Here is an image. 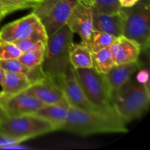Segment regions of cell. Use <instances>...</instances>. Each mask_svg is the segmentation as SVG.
<instances>
[{
	"instance_id": "obj_1",
	"label": "cell",
	"mask_w": 150,
	"mask_h": 150,
	"mask_svg": "<svg viewBox=\"0 0 150 150\" xmlns=\"http://www.w3.org/2000/svg\"><path fill=\"white\" fill-rule=\"evenodd\" d=\"M61 130L80 136L95 133H125V122L117 115L115 110H82L70 107L68 115Z\"/></svg>"
},
{
	"instance_id": "obj_2",
	"label": "cell",
	"mask_w": 150,
	"mask_h": 150,
	"mask_svg": "<svg viewBox=\"0 0 150 150\" xmlns=\"http://www.w3.org/2000/svg\"><path fill=\"white\" fill-rule=\"evenodd\" d=\"M73 35L65 24L54 35L48 37L41 68L47 77L58 84L71 67L69 54L73 43Z\"/></svg>"
},
{
	"instance_id": "obj_3",
	"label": "cell",
	"mask_w": 150,
	"mask_h": 150,
	"mask_svg": "<svg viewBox=\"0 0 150 150\" xmlns=\"http://www.w3.org/2000/svg\"><path fill=\"white\" fill-rule=\"evenodd\" d=\"M150 90L131 79L111 95V104L117 115L128 122L144 114L149 106Z\"/></svg>"
},
{
	"instance_id": "obj_4",
	"label": "cell",
	"mask_w": 150,
	"mask_h": 150,
	"mask_svg": "<svg viewBox=\"0 0 150 150\" xmlns=\"http://www.w3.org/2000/svg\"><path fill=\"white\" fill-rule=\"evenodd\" d=\"M55 130L51 123L35 114L7 117L0 122V135L18 144Z\"/></svg>"
},
{
	"instance_id": "obj_5",
	"label": "cell",
	"mask_w": 150,
	"mask_h": 150,
	"mask_svg": "<svg viewBox=\"0 0 150 150\" xmlns=\"http://www.w3.org/2000/svg\"><path fill=\"white\" fill-rule=\"evenodd\" d=\"M123 15L122 35L136 42L142 51H147L150 45V0H139L130 7H121Z\"/></svg>"
},
{
	"instance_id": "obj_6",
	"label": "cell",
	"mask_w": 150,
	"mask_h": 150,
	"mask_svg": "<svg viewBox=\"0 0 150 150\" xmlns=\"http://www.w3.org/2000/svg\"><path fill=\"white\" fill-rule=\"evenodd\" d=\"M74 72L85 95L95 107L104 111L114 110L104 74L94 68L74 69Z\"/></svg>"
},
{
	"instance_id": "obj_7",
	"label": "cell",
	"mask_w": 150,
	"mask_h": 150,
	"mask_svg": "<svg viewBox=\"0 0 150 150\" xmlns=\"http://www.w3.org/2000/svg\"><path fill=\"white\" fill-rule=\"evenodd\" d=\"M77 0H41L32 7V11L51 36L66 24Z\"/></svg>"
},
{
	"instance_id": "obj_8",
	"label": "cell",
	"mask_w": 150,
	"mask_h": 150,
	"mask_svg": "<svg viewBox=\"0 0 150 150\" xmlns=\"http://www.w3.org/2000/svg\"><path fill=\"white\" fill-rule=\"evenodd\" d=\"M44 29L33 13L4 25L0 29V42H14L27 39L36 32Z\"/></svg>"
},
{
	"instance_id": "obj_9",
	"label": "cell",
	"mask_w": 150,
	"mask_h": 150,
	"mask_svg": "<svg viewBox=\"0 0 150 150\" xmlns=\"http://www.w3.org/2000/svg\"><path fill=\"white\" fill-rule=\"evenodd\" d=\"M0 105L4 108L7 117L35 114L43 104L32 95L22 92L14 95L0 92Z\"/></svg>"
},
{
	"instance_id": "obj_10",
	"label": "cell",
	"mask_w": 150,
	"mask_h": 150,
	"mask_svg": "<svg viewBox=\"0 0 150 150\" xmlns=\"http://www.w3.org/2000/svg\"><path fill=\"white\" fill-rule=\"evenodd\" d=\"M64 92V96L71 107L82 110H100L95 107L85 95L75 74L74 69L70 67L62 80L59 82Z\"/></svg>"
},
{
	"instance_id": "obj_11",
	"label": "cell",
	"mask_w": 150,
	"mask_h": 150,
	"mask_svg": "<svg viewBox=\"0 0 150 150\" xmlns=\"http://www.w3.org/2000/svg\"><path fill=\"white\" fill-rule=\"evenodd\" d=\"M92 11V7L89 4L78 1L66 21V25L73 33L79 35L83 43L87 41L93 30Z\"/></svg>"
},
{
	"instance_id": "obj_12",
	"label": "cell",
	"mask_w": 150,
	"mask_h": 150,
	"mask_svg": "<svg viewBox=\"0 0 150 150\" xmlns=\"http://www.w3.org/2000/svg\"><path fill=\"white\" fill-rule=\"evenodd\" d=\"M24 92L40 101L43 105L57 103L65 99L61 86L47 76L32 83Z\"/></svg>"
},
{
	"instance_id": "obj_13",
	"label": "cell",
	"mask_w": 150,
	"mask_h": 150,
	"mask_svg": "<svg viewBox=\"0 0 150 150\" xmlns=\"http://www.w3.org/2000/svg\"><path fill=\"white\" fill-rule=\"evenodd\" d=\"M110 48L115 64H127L138 61L142 51L140 46L136 42L123 35L117 38Z\"/></svg>"
},
{
	"instance_id": "obj_14",
	"label": "cell",
	"mask_w": 150,
	"mask_h": 150,
	"mask_svg": "<svg viewBox=\"0 0 150 150\" xmlns=\"http://www.w3.org/2000/svg\"><path fill=\"white\" fill-rule=\"evenodd\" d=\"M140 68L141 63L138 60L127 64H116L104 75L111 96L114 92L124 86Z\"/></svg>"
},
{
	"instance_id": "obj_15",
	"label": "cell",
	"mask_w": 150,
	"mask_h": 150,
	"mask_svg": "<svg viewBox=\"0 0 150 150\" xmlns=\"http://www.w3.org/2000/svg\"><path fill=\"white\" fill-rule=\"evenodd\" d=\"M92 26L93 30L99 31L119 38L123 34L124 18L120 11L115 14L99 13L92 8Z\"/></svg>"
},
{
	"instance_id": "obj_16",
	"label": "cell",
	"mask_w": 150,
	"mask_h": 150,
	"mask_svg": "<svg viewBox=\"0 0 150 150\" xmlns=\"http://www.w3.org/2000/svg\"><path fill=\"white\" fill-rule=\"evenodd\" d=\"M70 104L65 99L59 103L43 105L35 114L48 120L53 125L56 130H61L68 115Z\"/></svg>"
},
{
	"instance_id": "obj_17",
	"label": "cell",
	"mask_w": 150,
	"mask_h": 150,
	"mask_svg": "<svg viewBox=\"0 0 150 150\" xmlns=\"http://www.w3.org/2000/svg\"><path fill=\"white\" fill-rule=\"evenodd\" d=\"M31 85V82L25 75L14 72L4 71V77L0 86V92L4 95H14L24 92Z\"/></svg>"
},
{
	"instance_id": "obj_18",
	"label": "cell",
	"mask_w": 150,
	"mask_h": 150,
	"mask_svg": "<svg viewBox=\"0 0 150 150\" xmlns=\"http://www.w3.org/2000/svg\"><path fill=\"white\" fill-rule=\"evenodd\" d=\"M69 59L73 69L93 68L92 54L83 42L73 43L70 50Z\"/></svg>"
},
{
	"instance_id": "obj_19",
	"label": "cell",
	"mask_w": 150,
	"mask_h": 150,
	"mask_svg": "<svg viewBox=\"0 0 150 150\" xmlns=\"http://www.w3.org/2000/svg\"><path fill=\"white\" fill-rule=\"evenodd\" d=\"M45 43L42 41L38 42L34 48L24 53H22L18 59L29 69H33L41 66L45 51Z\"/></svg>"
},
{
	"instance_id": "obj_20",
	"label": "cell",
	"mask_w": 150,
	"mask_h": 150,
	"mask_svg": "<svg viewBox=\"0 0 150 150\" xmlns=\"http://www.w3.org/2000/svg\"><path fill=\"white\" fill-rule=\"evenodd\" d=\"M92 54L93 68L100 74H106L114 65H116L110 46Z\"/></svg>"
},
{
	"instance_id": "obj_21",
	"label": "cell",
	"mask_w": 150,
	"mask_h": 150,
	"mask_svg": "<svg viewBox=\"0 0 150 150\" xmlns=\"http://www.w3.org/2000/svg\"><path fill=\"white\" fill-rule=\"evenodd\" d=\"M117 38L99 31L92 30L90 36L85 43L92 53L98 52L103 48L111 46Z\"/></svg>"
},
{
	"instance_id": "obj_22",
	"label": "cell",
	"mask_w": 150,
	"mask_h": 150,
	"mask_svg": "<svg viewBox=\"0 0 150 150\" xmlns=\"http://www.w3.org/2000/svg\"><path fill=\"white\" fill-rule=\"evenodd\" d=\"M41 0H0L4 13L7 14L20 10L32 8Z\"/></svg>"
},
{
	"instance_id": "obj_23",
	"label": "cell",
	"mask_w": 150,
	"mask_h": 150,
	"mask_svg": "<svg viewBox=\"0 0 150 150\" xmlns=\"http://www.w3.org/2000/svg\"><path fill=\"white\" fill-rule=\"evenodd\" d=\"M90 6L96 11L105 14H115L121 9L120 0H91Z\"/></svg>"
},
{
	"instance_id": "obj_24",
	"label": "cell",
	"mask_w": 150,
	"mask_h": 150,
	"mask_svg": "<svg viewBox=\"0 0 150 150\" xmlns=\"http://www.w3.org/2000/svg\"><path fill=\"white\" fill-rule=\"evenodd\" d=\"M47 40H48V35H47L45 29H42V30L34 34L27 39L16 41L13 43H14L18 48L21 53H24L34 48L40 41L46 43Z\"/></svg>"
},
{
	"instance_id": "obj_25",
	"label": "cell",
	"mask_w": 150,
	"mask_h": 150,
	"mask_svg": "<svg viewBox=\"0 0 150 150\" xmlns=\"http://www.w3.org/2000/svg\"><path fill=\"white\" fill-rule=\"evenodd\" d=\"M21 51L13 42H0V60L18 59Z\"/></svg>"
},
{
	"instance_id": "obj_26",
	"label": "cell",
	"mask_w": 150,
	"mask_h": 150,
	"mask_svg": "<svg viewBox=\"0 0 150 150\" xmlns=\"http://www.w3.org/2000/svg\"><path fill=\"white\" fill-rule=\"evenodd\" d=\"M138 81H139L140 83H143L144 85H145L146 88H147L149 90H150L149 87V73L148 70H143L142 71L139 72V75H138Z\"/></svg>"
},
{
	"instance_id": "obj_27",
	"label": "cell",
	"mask_w": 150,
	"mask_h": 150,
	"mask_svg": "<svg viewBox=\"0 0 150 150\" xmlns=\"http://www.w3.org/2000/svg\"><path fill=\"white\" fill-rule=\"evenodd\" d=\"M13 144H18V143L0 135V149H4L7 146H11Z\"/></svg>"
},
{
	"instance_id": "obj_28",
	"label": "cell",
	"mask_w": 150,
	"mask_h": 150,
	"mask_svg": "<svg viewBox=\"0 0 150 150\" xmlns=\"http://www.w3.org/2000/svg\"><path fill=\"white\" fill-rule=\"evenodd\" d=\"M139 1V0H120V4L122 7H130Z\"/></svg>"
},
{
	"instance_id": "obj_29",
	"label": "cell",
	"mask_w": 150,
	"mask_h": 150,
	"mask_svg": "<svg viewBox=\"0 0 150 150\" xmlns=\"http://www.w3.org/2000/svg\"><path fill=\"white\" fill-rule=\"evenodd\" d=\"M7 117V115L5 110H4V108L0 105V122H1L2 120H4V118H6Z\"/></svg>"
},
{
	"instance_id": "obj_30",
	"label": "cell",
	"mask_w": 150,
	"mask_h": 150,
	"mask_svg": "<svg viewBox=\"0 0 150 150\" xmlns=\"http://www.w3.org/2000/svg\"><path fill=\"white\" fill-rule=\"evenodd\" d=\"M4 70H3L2 67H1V60H0V85H1V81H2V80H3V77H4Z\"/></svg>"
},
{
	"instance_id": "obj_31",
	"label": "cell",
	"mask_w": 150,
	"mask_h": 150,
	"mask_svg": "<svg viewBox=\"0 0 150 150\" xmlns=\"http://www.w3.org/2000/svg\"><path fill=\"white\" fill-rule=\"evenodd\" d=\"M5 16H6V14L4 13V10H3L2 9V7H1V4H0V21H1L3 18L5 17Z\"/></svg>"
},
{
	"instance_id": "obj_32",
	"label": "cell",
	"mask_w": 150,
	"mask_h": 150,
	"mask_svg": "<svg viewBox=\"0 0 150 150\" xmlns=\"http://www.w3.org/2000/svg\"><path fill=\"white\" fill-rule=\"evenodd\" d=\"M77 1H82V2L86 3V4H89V5H90V1H91V0H77Z\"/></svg>"
}]
</instances>
